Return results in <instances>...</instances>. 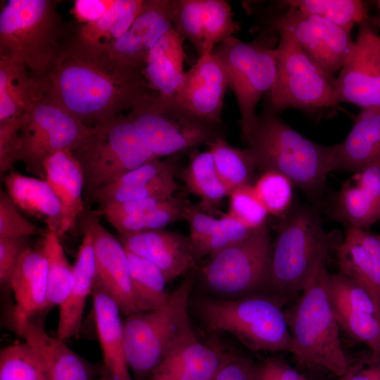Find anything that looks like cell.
<instances>
[{"instance_id":"obj_14","label":"cell","mask_w":380,"mask_h":380,"mask_svg":"<svg viewBox=\"0 0 380 380\" xmlns=\"http://www.w3.org/2000/svg\"><path fill=\"white\" fill-rule=\"evenodd\" d=\"M82 228L93 239L95 284L115 302L121 314L129 316L148 310L135 293L129 271L125 246L100 222L98 215H85Z\"/></svg>"},{"instance_id":"obj_34","label":"cell","mask_w":380,"mask_h":380,"mask_svg":"<svg viewBox=\"0 0 380 380\" xmlns=\"http://www.w3.org/2000/svg\"><path fill=\"white\" fill-rule=\"evenodd\" d=\"M284 11L273 17L270 30L286 32L291 35L303 51L329 75L340 69L324 46L319 37L314 32L305 15L286 1H279Z\"/></svg>"},{"instance_id":"obj_5","label":"cell","mask_w":380,"mask_h":380,"mask_svg":"<svg viewBox=\"0 0 380 380\" xmlns=\"http://www.w3.org/2000/svg\"><path fill=\"white\" fill-rule=\"evenodd\" d=\"M62 25L52 0H9L0 13V56L46 77L63 44Z\"/></svg>"},{"instance_id":"obj_32","label":"cell","mask_w":380,"mask_h":380,"mask_svg":"<svg viewBox=\"0 0 380 380\" xmlns=\"http://www.w3.org/2000/svg\"><path fill=\"white\" fill-rule=\"evenodd\" d=\"M186 188L200 198L199 207L205 212L213 213L229 193L220 179L211 153L193 149L188 165L180 171Z\"/></svg>"},{"instance_id":"obj_41","label":"cell","mask_w":380,"mask_h":380,"mask_svg":"<svg viewBox=\"0 0 380 380\" xmlns=\"http://www.w3.org/2000/svg\"><path fill=\"white\" fill-rule=\"evenodd\" d=\"M0 380H51V378L39 354L24 341L1 350Z\"/></svg>"},{"instance_id":"obj_42","label":"cell","mask_w":380,"mask_h":380,"mask_svg":"<svg viewBox=\"0 0 380 380\" xmlns=\"http://www.w3.org/2000/svg\"><path fill=\"white\" fill-rule=\"evenodd\" d=\"M201 26L202 55L213 52L237 30L231 6L224 0H201Z\"/></svg>"},{"instance_id":"obj_38","label":"cell","mask_w":380,"mask_h":380,"mask_svg":"<svg viewBox=\"0 0 380 380\" xmlns=\"http://www.w3.org/2000/svg\"><path fill=\"white\" fill-rule=\"evenodd\" d=\"M178 170L167 172L157 179L134 185L121 186L110 184L101 187L89 196L92 201L101 207L113 203L160 198L169 199L179 190V185L175 181V175Z\"/></svg>"},{"instance_id":"obj_20","label":"cell","mask_w":380,"mask_h":380,"mask_svg":"<svg viewBox=\"0 0 380 380\" xmlns=\"http://www.w3.org/2000/svg\"><path fill=\"white\" fill-rule=\"evenodd\" d=\"M173 0H147L130 28L106 51L114 59L143 70L150 50L172 25Z\"/></svg>"},{"instance_id":"obj_13","label":"cell","mask_w":380,"mask_h":380,"mask_svg":"<svg viewBox=\"0 0 380 380\" xmlns=\"http://www.w3.org/2000/svg\"><path fill=\"white\" fill-rule=\"evenodd\" d=\"M94 130L72 116L48 91L21 118L17 161L38 178L45 179L48 157L61 151H72Z\"/></svg>"},{"instance_id":"obj_6","label":"cell","mask_w":380,"mask_h":380,"mask_svg":"<svg viewBox=\"0 0 380 380\" xmlns=\"http://www.w3.org/2000/svg\"><path fill=\"white\" fill-rule=\"evenodd\" d=\"M284 305L276 297L257 294L234 299L203 298L197 310L209 329L231 334L252 352L291 353Z\"/></svg>"},{"instance_id":"obj_23","label":"cell","mask_w":380,"mask_h":380,"mask_svg":"<svg viewBox=\"0 0 380 380\" xmlns=\"http://www.w3.org/2000/svg\"><path fill=\"white\" fill-rule=\"evenodd\" d=\"M333 146L334 171L353 174L371 165L380 166V108H363L346 138Z\"/></svg>"},{"instance_id":"obj_7","label":"cell","mask_w":380,"mask_h":380,"mask_svg":"<svg viewBox=\"0 0 380 380\" xmlns=\"http://www.w3.org/2000/svg\"><path fill=\"white\" fill-rule=\"evenodd\" d=\"M191 273L162 306L127 316L123 321L128 367L138 380H148L166 353L191 328L188 306Z\"/></svg>"},{"instance_id":"obj_50","label":"cell","mask_w":380,"mask_h":380,"mask_svg":"<svg viewBox=\"0 0 380 380\" xmlns=\"http://www.w3.org/2000/svg\"><path fill=\"white\" fill-rule=\"evenodd\" d=\"M27 237L0 238V283L10 285L19 259L28 247Z\"/></svg>"},{"instance_id":"obj_37","label":"cell","mask_w":380,"mask_h":380,"mask_svg":"<svg viewBox=\"0 0 380 380\" xmlns=\"http://www.w3.org/2000/svg\"><path fill=\"white\" fill-rule=\"evenodd\" d=\"M42 251L47 261L46 311L60 306L68 297L74 280V267L65 255L60 236L47 231Z\"/></svg>"},{"instance_id":"obj_8","label":"cell","mask_w":380,"mask_h":380,"mask_svg":"<svg viewBox=\"0 0 380 380\" xmlns=\"http://www.w3.org/2000/svg\"><path fill=\"white\" fill-rule=\"evenodd\" d=\"M277 76L270 91L269 110L279 113L299 109L318 119L336 113L338 107L335 77L319 67L289 34L278 32Z\"/></svg>"},{"instance_id":"obj_49","label":"cell","mask_w":380,"mask_h":380,"mask_svg":"<svg viewBox=\"0 0 380 380\" xmlns=\"http://www.w3.org/2000/svg\"><path fill=\"white\" fill-rule=\"evenodd\" d=\"M255 380H310L285 360L268 357L254 365Z\"/></svg>"},{"instance_id":"obj_25","label":"cell","mask_w":380,"mask_h":380,"mask_svg":"<svg viewBox=\"0 0 380 380\" xmlns=\"http://www.w3.org/2000/svg\"><path fill=\"white\" fill-rule=\"evenodd\" d=\"M44 172L45 179L61 205L63 224L61 237L75 227L84 212V174L70 151H58L48 157L44 163Z\"/></svg>"},{"instance_id":"obj_46","label":"cell","mask_w":380,"mask_h":380,"mask_svg":"<svg viewBox=\"0 0 380 380\" xmlns=\"http://www.w3.org/2000/svg\"><path fill=\"white\" fill-rule=\"evenodd\" d=\"M173 28L202 55L201 0H173Z\"/></svg>"},{"instance_id":"obj_1","label":"cell","mask_w":380,"mask_h":380,"mask_svg":"<svg viewBox=\"0 0 380 380\" xmlns=\"http://www.w3.org/2000/svg\"><path fill=\"white\" fill-rule=\"evenodd\" d=\"M46 78L50 96L90 127L131 110L153 91L142 70L91 51L74 39L63 44Z\"/></svg>"},{"instance_id":"obj_55","label":"cell","mask_w":380,"mask_h":380,"mask_svg":"<svg viewBox=\"0 0 380 380\" xmlns=\"http://www.w3.org/2000/svg\"><path fill=\"white\" fill-rule=\"evenodd\" d=\"M372 198L380 210V166L371 165L351 177Z\"/></svg>"},{"instance_id":"obj_29","label":"cell","mask_w":380,"mask_h":380,"mask_svg":"<svg viewBox=\"0 0 380 380\" xmlns=\"http://www.w3.org/2000/svg\"><path fill=\"white\" fill-rule=\"evenodd\" d=\"M184 39L174 29L167 32L148 53L143 68L151 89L164 98H173L182 83Z\"/></svg>"},{"instance_id":"obj_56","label":"cell","mask_w":380,"mask_h":380,"mask_svg":"<svg viewBox=\"0 0 380 380\" xmlns=\"http://www.w3.org/2000/svg\"><path fill=\"white\" fill-rule=\"evenodd\" d=\"M376 13L373 16L369 18L367 20L372 27L374 26L380 29V0L376 1Z\"/></svg>"},{"instance_id":"obj_30","label":"cell","mask_w":380,"mask_h":380,"mask_svg":"<svg viewBox=\"0 0 380 380\" xmlns=\"http://www.w3.org/2000/svg\"><path fill=\"white\" fill-rule=\"evenodd\" d=\"M4 181L6 192L19 209L40 219L46 224L48 231L60 235L63 224L61 205L45 179L11 172Z\"/></svg>"},{"instance_id":"obj_54","label":"cell","mask_w":380,"mask_h":380,"mask_svg":"<svg viewBox=\"0 0 380 380\" xmlns=\"http://www.w3.org/2000/svg\"><path fill=\"white\" fill-rule=\"evenodd\" d=\"M115 0H75L72 13L82 25L101 18L115 4Z\"/></svg>"},{"instance_id":"obj_12","label":"cell","mask_w":380,"mask_h":380,"mask_svg":"<svg viewBox=\"0 0 380 380\" xmlns=\"http://www.w3.org/2000/svg\"><path fill=\"white\" fill-rule=\"evenodd\" d=\"M272 246L265 224L245 240L210 255L202 269L205 285L224 299L265 294Z\"/></svg>"},{"instance_id":"obj_17","label":"cell","mask_w":380,"mask_h":380,"mask_svg":"<svg viewBox=\"0 0 380 380\" xmlns=\"http://www.w3.org/2000/svg\"><path fill=\"white\" fill-rule=\"evenodd\" d=\"M227 87L224 68L213 51L199 56L185 72L182 83L172 99L195 118L222 125L221 115Z\"/></svg>"},{"instance_id":"obj_44","label":"cell","mask_w":380,"mask_h":380,"mask_svg":"<svg viewBox=\"0 0 380 380\" xmlns=\"http://www.w3.org/2000/svg\"><path fill=\"white\" fill-rule=\"evenodd\" d=\"M228 214L252 229L266 224L269 215L258 198L253 185L246 184L235 189L229 194Z\"/></svg>"},{"instance_id":"obj_21","label":"cell","mask_w":380,"mask_h":380,"mask_svg":"<svg viewBox=\"0 0 380 380\" xmlns=\"http://www.w3.org/2000/svg\"><path fill=\"white\" fill-rule=\"evenodd\" d=\"M13 327L39 354L51 380H94L96 369L84 358L71 350L65 341L48 334L42 320L12 319Z\"/></svg>"},{"instance_id":"obj_58","label":"cell","mask_w":380,"mask_h":380,"mask_svg":"<svg viewBox=\"0 0 380 380\" xmlns=\"http://www.w3.org/2000/svg\"><path fill=\"white\" fill-rule=\"evenodd\" d=\"M310 380H314V379H310ZM317 380H319V379H317Z\"/></svg>"},{"instance_id":"obj_36","label":"cell","mask_w":380,"mask_h":380,"mask_svg":"<svg viewBox=\"0 0 380 380\" xmlns=\"http://www.w3.org/2000/svg\"><path fill=\"white\" fill-rule=\"evenodd\" d=\"M206 146L213 157L217 172L229 194L239 186L251 184L256 167L247 148L240 149L232 146L224 136L215 138Z\"/></svg>"},{"instance_id":"obj_4","label":"cell","mask_w":380,"mask_h":380,"mask_svg":"<svg viewBox=\"0 0 380 380\" xmlns=\"http://www.w3.org/2000/svg\"><path fill=\"white\" fill-rule=\"evenodd\" d=\"M339 241L336 233L324 228L317 207L292 206L277 227L265 294L284 305L294 302L318 260L329 256Z\"/></svg>"},{"instance_id":"obj_39","label":"cell","mask_w":380,"mask_h":380,"mask_svg":"<svg viewBox=\"0 0 380 380\" xmlns=\"http://www.w3.org/2000/svg\"><path fill=\"white\" fill-rule=\"evenodd\" d=\"M125 250L132 284L138 298L148 310L164 305L170 293L165 291L167 281L161 270L148 259Z\"/></svg>"},{"instance_id":"obj_10","label":"cell","mask_w":380,"mask_h":380,"mask_svg":"<svg viewBox=\"0 0 380 380\" xmlns=\"http://www.w3.org/2000/svg\"><path fill=\"white\" fill-rule=\"evenodd\" d=\"M128 115L157 158L176 156L223 136L222 125L195 118L172 98L154 91L144 96Z\"/></svg>"},{"instance_id":"obj_48","label":"cell","mask_w":380,"mask_h":380,"mask_svg":"<svg viewBox=\"0 0 380 380\" xmlns=\"http://www.w3.org/2000/svg\"><path fill=\"white\" fill-rule=\"evenodd\" d=\"M338 380H380V352L368 349L349 359L347 369Z\"/></svg>"},{"instance_id":"obj_51","label":"cell","mask_w":380,"mask_h":380,"mask_svg":"<svg viewBox=\"0 0 380 380\" xmlns=\"http://www.w3.org/2000/svg\"><path fill=\"white\" fill-rule=\"evenodd\" d=\"M21 120L0 122V172L2 175L17 162Z\"/></svg>"},{"instance_id":"obj_33","label":"cell","mask_w":380,"mask_h":380,"mask_svg":"<svg viewBox=\"0 0 380 380\" xmlns=\"http://www.w3.org/2000/svg\"><path fill=\"white\" fill-rule=\"evenodd\" d=\"M330 219L348 228L369 229L380 221V210L369 195L352 178L341 184L331 200Z\"/></svg>"},{"instance_id":"obj_28","label":"cell","mask_w":380,"mask_h":380,"mask_svg":"<svg viewBox=\"0 0 380 380\" xmlns=\"http://www.w3.org/2000/svg\"><path fill=\"white\" fill-rule=\"evenodd\" d=\"M48 91L46 77H37L23 65L0 56V122L20 120Z\"/></svg>"},{"instance_id":"obj_16","label":"cell","mask_w":380,"mask_h":380,"mask_svg":"<svg viewBox=\"0 0 380 380\" xmlns=\"http://www.w3.org/2000/svg\"><path fill=\"white\" fill-rule=\"evenodd\" d=\"M327 287L338 326L370 350L380 352V312L368 291L339 272L329 273Z\"/></svg>"},{"instance_id":"obj_2","label":"cell","mask_w":380,"mask_h":380,"mask_svg":"<svg viewBox=\"0 0 380 380\" xmlns=\"http://www.w3.org/2000/svg\"><path fill=\"white\" fill-rule=\"evenodd\" d=\"M246 143L256 170L284 175L312 199L322 195L334 171L333 145L306 138L269 110L258 115Z\"/></svg>"},{"instance_id":"obj_15","label":"cell","mask_w":380,"mask_h":380,"mask_svg":"<svg viewBox=\"0 0 380 380\" xmlns=\"http://www.w3.org/2000/svg\"><path fill=\"white\" fill-rule=\"evenodd\" d=\"M350 56L335 79L339 103L380 108V36L367 20L358 24Z\"/></svg>"},{"instance_id":"obj_53","label":"cell","mask_w":380,"mask_h":380,"mask_svg":"<svg viewBox=\"0 0 380 380\" xmlns=\"http://www.w3.org/2000/svg\"><path fill=\"white\" fill-rule=\"evenodd\" d=\"M254 365L241 355L227 352L213 380H255Z\"/></svg>"},{"instance_id":"obj_45","label":"cell","mask_w":380,"mask_h":380,"mask_svg":"<svg viewBox=\"0 0 380 380\" xmlns=\"http://www.w3.org/2000/svg\"><path fill=\"white\" fill-rule=\"evenodd\" d=\"M256 229H252L229 214L224 215L215 232L196 247L198 258L212 255L230 246L248 238Z\"/></svg>"},{"instance_id":"obj_31","label":"cell","mask_w":380,"mask_h":380,"mask_svg":"<svg viewBox=\"0 0 380 380\" xmlns=\"http://www.w3.org/2000/svg\"><path fill=\"white\" fill-rule=\"evenodd\" d=\"M146 4L147 0H115L99 20L82 25L73 39L91 51L106 52L130 28Z\"/></svg>"},{"instance_id":"obj_35","label":"cell","mask_w":380,"mask_h":380,"mask_svg":"<svg viewBox=\"0 0 380 380\" xmlns=\"http://www.w3.org/2000/svg\"><path fill=\"white\" fill-rule=\"evenodd\" d=\"M191 205L184 195H177L147 210L108 221L120 236L162 229L177 221L186 220Z\"/></svg>"},{"instance_id":"obj_22","label":"cell","mask_w":380,"mask_h":380,"mask_svg":"<svg viewBox=\"0 0 380 380\" xmlns=\"http://www.w3.org/2000/svg\"><path fill=\"white\" fill-rule=\"evenodd\" d=\"M338 272L364 287L380 312V237L369 229L348 228L334 250Z\"/></svg>"},{"instance_id":"obj_27","label":"cell","mask_w":380,"mask_h":380,"mask_svg":"<svg viewBox=\"0 0 380 380\" xmlns=\"http://www.w3.org/2000/svg\"><path fill=\"white\" fill-rule=\"evenodd\" d=\"M83 231L84 236L73 265V284L68 297L59 306L57 338L63 341L79 332L86 301L95 282L92 235L88 229Z\"/></svg>"},{"instance_id":"obj_3","label":"cell","mask_w":380,"mask_h":380,"mask_svg":"<svg viewBox=\"0 0 380 380\" xmlns=\"http://www.w3.org/2000/svg\"><path fill=\"white\" fill-rule=\"evenodd\" d=\"M327 258L318 260L298 298L284 312L291 336V353L297 362L339 378L345 374L349 359L329 297Z\"/></svg>"},{"instance_id":"obj_40","label":"cell","mask_w":380,"mask_h":380,"mask_svg":"<svg viewBox=\"0 0 380 380\" xmlns=\"http://www.w3.org/2000/svg\"><path fill=\"white\" fill-rule=\"evenodd\" d=\"M301 13L324 18L350 34L355 24L368 20L366 4L359 0H291Z\"/></svg>"},{"instance_id":"obj_47","label":"cell","mask_w":380,"mask_h":380,"mask_svg":"<svg viewBox=\"0 0 380 380\" xmlns=\"http://www.w3.org/2000/svg\"><path fill=\"white\" fill-rule=\"evenodd\" d=\"M6 191L0 192V238L27 237L41 229L18 210Z\"/></svg>"},{"instance_id":"obj_43","label":"cell","mask_w":380,"mask_h":380,"mask_svg":"<svg viewBox=\"0 0 380 380\" xmlns=\"http://www.w3.org/2000/svg\"><path fill=\"white\" fill-rule=\"evenodd\" d=\"M253 187L269 214L281 218L291 208L294 186L284 175L263 172Z\"/></svg>"},{"instance_id":"obj_57","label":"cell","mask_w":380,"mask_h":380,"mask_svg":"<svg viewBox=\"0 0 380 380\" xmlns=\"http://www.w3.org/2000/svg\"><path fill=\"white\" fill-rule=\"evenodd\" d=\"M99 380H115L108 372L102 366L99 370Z\"/></svg>"},{"instance_id":"obj_52","label":"cell","mask_w":380,"mask_h":380,"mask_svg":"<svg viewBox=\"0 0 380 380\" xmlns=\"http://www.w3.org/2000/svg\"><path fill=\"white\" fill-rule=\"evenodd\" d=\"M186 221L189 226V237L194 248L206 240L215 232L218 226L220 219L208 215L199 205L191 203Z\"/></svg>"},{"instance_id":"obj_24","label":"cell","mask_w":380,"mask_h":380,"mask_svg":"<svg viewBox=\"0 0 380 380\" xmlns=\"http://www.w3.org/2000/svg\"><path fill=\"white\" fill-rule=\"evenodd\" d=\"M91 296L103 366L115 380H133L125 356L124 326L119 308L95 283Z\"/></svg>"},{"instance_id":"obj_59","label":"cell","mask_w":380,"mask_h":380,"mask_svg":"<svg viewBox=\"0 0 380 380\" xmlns=\"http://www.w3.org/2000/svg\"><path fill=\"white\" fill-rule=\"evenodd\" d=\"M379 237H380V234H379Z\"/></svg>"},{"instance_id":"obj_19","label":"cell","mask_w":380,"mask_h":380,"mask_svg":"<svg viewBox=\"0 0 380 380\" xmlns=\"http://www.w3.org/2000/svg\"><path fill=\"white\" fill-rule=\"evenodd\" d=\"M123 246L153 262L167 283L193 269L198 260L189 236L158 229L121 236Z\"/></svg>"},{"instance_id":"obj_26","label":"cell","mask_w":380,"mask_h":380,"mask_svg":"<svg viewBox=\"0 0 380 380\" xmlns=\"http://www.w3.org/2000/svg\"><path fill=\"white\" fill-rule=\"evenodd\" d=\"M46 281L47 261L43 251L28 246L10 281L15 300L12 319L37 317L46 312Z\"/></svg>"},{"instance_id":"obj_18","label":"cell","mask_w":380,"mask_h":380,"mask_svg":"<svg viewBox=\"0 0 380 380\" xmlns=\"http://www.w3.org/2000/svg\"><path fill=\"white\" fill-rule=\"evenodd\" d=\"M226 353L201 341L191 327L169 349L148 380H213Z\"/></svg>"},{"instance_id":"obj_9","label":"cell","mask_w":380,"mask_h":380,"mask_svg":"<svg viewBox=\"0 0 380 380\" xmlns=\"http://www.w3.org/2000/svg\"><path fill=\"white\" fill-rule=\"evenodd\" d=\"M94 127V132L71 151L82 170L86 194L158 159L128 114Z\"/></svg>"},{"instance_id":"obj_11","label":"cell","mask_w":380,"mask_h":380,"mask_svg":"<svg viewBox=\"0 0 380 380\" xmlns=\"http://www.w3.org/2000/svg\"><path fill=\"white\" fill-rule=\"evenodd\" d=\"M213 51L222 62L228 87L236 96L241 114V134L246 141L258 118V103L265 93L270 92L276 80L275 48L262 39L246 42L233 35Z\"/></svg>"}]
</instances>
